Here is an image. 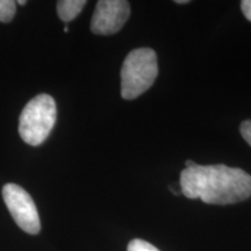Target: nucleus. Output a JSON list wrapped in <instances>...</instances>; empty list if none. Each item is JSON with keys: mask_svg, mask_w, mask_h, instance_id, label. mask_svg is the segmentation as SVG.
Listing matches in <instances>:
<instances>
[{"mask_svg": "<svg viewBox=\"0 0 251 251\" xmlns=\"http://www.w3.org/2000/svg\"><path fill=\"white\" fill-rule=\"evenodd\" d=\"M57 119V108L52 97L39 94L25 106L19 119V134L27 144L40 146L48 139Z\"/></svg>", "mask_w": 251, "mask_h": 251, "instance_id": "3", "label": "nucleus"}, {"mask_svg": "<svg viewBox=\"0 0 251 251\" xmlns=\"http://www.w3.org/2000/svg\"><path fill=\"white\" fill-rule=\"evenodd\" d=\"M127 251H161L158 250L155 246L151 243L147 242V241L140 240V238H135V240L130 241L128 244Z\"/></svg>", "mask_w": 251, "mask_h": 251, "instance_id": "8", "label": "nucleus"}, {"mask_svg": "<svg viewBox=\"0 0 251 251\" xmlns=\"http://www.w3.org/2000/svg\"><path fill=\"white\" fill-rule=\"evenodd\" d=\"M181 193L209 205H231L251 196V176L242 169L225 164L199 165L186 162L180 174Z\"/></svg>", "mask_w": 251, "mask_h": 251, "instance_id": "1", "label": "nucleus"}, {"mask_svg": "<svg viewBox=\"0 0 251 251\" xmlns=\"http://www.w3.org/2000/svg\"><path fill=\"white\" fill-rule=\"evenodd\" d=\"M157 75V55L152 49L140 48L130 51L121 69L122 98L136 99L152 85Z\"/></svg>", "mask_w": 251, "mask_h": 251, "instance_id": "2", "label": "nucleus"}, {"mask_svg": "<svg viewBox=\"0 0 251 251\" xmlns=\"http://www.w3.org/2000/svg\"><path fill=\"white\" fill-rule=\"evenodd\" d=\"M17 2L13 0H0V21L9 23L15 14Z\"/></svg>", "mask_w": 251, "mask_h": 251, "instance_id": "7", "label": "nucleus"}, {"mask_svg": "<svg viewBox=\"0 0 251 251\" xmlns=\"http://www.w3.org/2000/svg\"><path fill=\"white\" fill-rule=\"evenodd\" d=\"M241 9H242L244 17L251 23V0H243L241 1Z\"/></svg>", "mask_w": 251, "mask_h": 251, "instance_id": "10", "label": "nucleus"}, {"mask_svg": "<svg viewBox=\"0 0 251 251\" xmlns=\"http://www.w3.org/2000/svg\"><path fill=\"white\" fill-rule=\"evenodd\" d=\"M241 135L244 140L247 141V143L251 147V120H247L242 122L240 127Z\"/></svg>", "mask_w": 251, "mask_h": 251, "instance_id": "9", "label": "nucleus"}, {"mask_svg": "<svg viewBox=\"0 0 251 251\" xmlns=\"http://www.w3.org/2000/svg\"><path fill=\"white\" fill-rule=\"evenodd\" d=\"M2 198L15 224L28 234L36 235L41 230L39 212L30 194L17 184H6Z\"/></svg>", "mask_w": 251, "mask_h": 251, "instance_id": "4", "label": "nucleus"}, {"mask_svg": "<svg viewBox=\"0 0 251 251\" xmlns=\"http://www.w3.org/2000/svg\"><path fill=\"white\" fill-rule=\"evenodd\" d=\"M18 4H19V5H21V6H24L25 4H27V1H26V0H19Z\"/></svg>", "mask_w": 251, "mask_h": 251, "instance_id": "12", "label": "nucleus"}, {"mask_svg": "<svg viewBox=\"0 0 251 251\" xmlns=\"http://www.w3.org/2000/svg\"><path fill=\"white\" fill-rule=\"evenodd\" d=\"M176 2H177V4H188V0H176Z\"/></svg>", "mask_w": 251, "mask_h": 251, "instance_id": "11", "label": "nucleus"}, {"mask_svg": "<svg viewBox=\"0 0 251 251\" xmlns=\"http://www.w3.org/2000/svg\"><path fill=\"white\" fill-rule=\"evenodd\" d=\"M64 31H65V33H68V31H69V27L68 26L64 27Z\"/></svg>", "mask_w": 251, "mask_h": 251, "instance_id": "13", "label": "nucleus"}, {"mask_svg": "<svg viewBox=\"0 0 251 251\" xmlns=\"http://www.w3.org/2000/svg\"><path fill=\"white\" fill-rule=\"evenodd\" d=\"M130 14V5L126 0H100L97 2L91 30L97 35H112L124 27Z\"/></svg>", "mask_w": 251, "mask_h": 251, "instance_id": "5", "label": "nucleus"}, {"mask_svg": "<svg viewBox=\"0 0 251 251\" xmlns=\"http://www.w3.org/2000/svg\"><path fill=\"white\" fill-rule=\"evenodd\" d=\"M86 5L85 0H61L57 2V13L64 23L74 20Z\"/></svg>", "mask_w": 251, "mask_h": 251, "instance_id": "6", "label": "nucleus"}]
</instances>
